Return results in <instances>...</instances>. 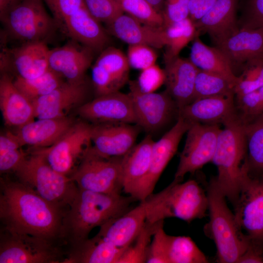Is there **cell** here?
I'll return each mask as SVG.
<instances>
[{"instance_id": "6da1fadb", "label": "cell", "mask_w": 263, "mask_h": 263, "mask_svg": "<svg viewBox=\"0 0 263 263\" xmlns=\"http://www.w3.org/2000/svg\"><path fill=\"white\" fill-rule=\"evenodd\" d=\"M67 212L19 181L0 180V218L3 230L36 237L61 247L66 245L63 222Z\"/></svg>"}, {"instance_id": "7a4b0ae2", "label": "cell", "mask_w": 263, "mask_h": 263, "mask_svg": "<svg viewBox=\"0 0 263 263\" xmlns=\"http://www.w3.org/2000/svg\"><path fill=\"white\" fill-rule=\"evenodd\" d=\"M136 200L131 195L78 188L63 219V237L66 244L70 248L88 239L94 228L125 214Z\"/></svg>"}, {"instance_id": "3957f363", "label": "cell", "mask_w": 263, "mask_h": 263, "mask_svg": "<svg viewBox=\"0 0 263 263\" xmlns=\"http://www.w3.org/2000/svg\"><path fill=\"white\" fill-rule=\"evenodd\" d=\"M219 133L212 162L219 188L234 207L239 196L244 165L247 156L244 122L238 115L225 123Z\"/></svg>"}, {"instance_id": "277c9868", "label": "cell", "mask_w": 263, "mask_h": 263, "mask_svg": "<svg viewBox=\"0 0 263 263\" xmlns=\"http://www.w3.org/2000/svg\"><path fill=\"white\" fill-rule=\"evenodd\" d=\"M208 199L209 220L204 226L205 234L211 239L217 249V261L238 263L249 245L234 215L228 207L226 197L214 177L206 186Z\"/></svg>"}, {"instance_id": "5b68a950", "label": "cell", "mask_w": 263, "mask_h": 263, "mask_svg": "<svg viewBox=\"0 0 263 263\" xmlns=\"http://www.w3.org/2000/svg\"><path fill=\"white\" fill-rule=\"evenodd\" d=\"M146 200V221L151 223L169 218L190 223L205 217L208 209L207 190L194 179L184 183L173 180L165 189L151 194Z\"/></svg>"}, {"instance_id": "8992f818", "label": "cell", "mask_w": 263, "mask_h": 263, "mask_svg": "<svg viewBox=\"0 0 263 263\" xmlns=\"http://www.w3.org/2000/svg\"><path fill=\"white\" fill-rule=\"evenodd\" d=\"M14 172L20 182L46 201L66 211L78 191L71 177L52 168L42 148L26 157Z\"/></svg>"}, {"instance_id": "52a82bcc", "label": "cell", "mask_w": 263, "mask_h": 263, "mask_svg": "<svg viewBox=\"0 0 263 263\" xmlns=\"http://www.w3.org/2000/svg\"><path fill=\"white\" fill-rule=\"evenodd\" d=\"M43 0H20L0 18L13 38L23 43L45 39L57 26L45 10Z\"/></svg>"}, {"instance_id": "ba28073f", "label": "cell", "mask_w": 263, "mask_h": 263, "mask_svg": "<svg viewBox=\"0 0 263 263\" xmlns=\"http://www.w3.org/2000/svg\"><path fill=\"white\" fill-rule=\"evenodd\" d=\"M244 169L234 214L249 245L263 250V178L249 176L245 165Z\"/></svg>"}, {"instance_id": "9c48e42d", "label": "cell", "mask_w": 263, "mask_h": 263, "mask_svg": "<svg viewBox=\"0 0 263 263\" xmlns=\"http://www.w3.org/2000/svg\"><path fill=\"white\" fill-rule=\"evenodd\" d=\"M123 157L107 158L88 151L70 177L79 189L121 194Z\"/></svg>"}, {"instance_id": "30bf717a", "label": "cell", "mask_w": 263, "mask_h": 263, "mask_svg": "<svg viewBox=\"0 0 263 263\" xmlns=\"http://www.w3.org/2000/svg\"><path fill=\"white\" fill-rule=\"evenodd\" d=\"M66 254L42 239L5 230L0 234V263H63Z\"/></svg>"}, {"instance_id": "8fae6325", "label": "cell", "mask_w": 263, "mask_h": 263, "mask_svg": "<svg viewBox=\"0 0 263 263\" xmlns=\"http://www.w3.org/2000/svg\"><path fill=\"white\" fill-rule=\"evenodd\" d=\"M92 129L85 122L74 123L56 143L42 148L52 168L70 177L92 146Z\"/></svg>"}, {"instance_id": "7c38bea8", "label": "cell", "mask_w": 263, "mask_h": 263, "mask_svg": "<svg viewBox=\"0 0 263 263\" xmlns=\"http://www.w3.org/2000/svg\"><path fill=\"white\" fill-rule=\"evenodd\" d=\"M221 130L219 125L194 123L191 125L187 132L174 180L182 182L186 174L193 173L212 162Z\"/></svg>"}, {"instance_id": "4fadbf2b", "label": "cell", "mask_w": 263, "mask_h": 263, "mask_svg": "<svg viewBox=\"0 0 263 263\" xmlns=\"http://www.w3.org/2000/svg\"><path fill=\"white\" fill-rule=\"evenodd\" d=\"M192 124L178 116L174 126L154 142L149 170L129 195L140 202L153 193L155 185L168 163L176 153L184 134Z\"/></svg>"}, {"instance_id": "5bb4252c", "label": "cell", "mask_w": 263, "mask_h": 263, "mask_svg": "<svg viewBox=\"0 0 263 263\" xmlns=\"http://www.w3.org/2000/svg\"><path fill=\"white\" fill-rule=\"evenodd\" d=\"M129 93L132 100L136 124L148 132L163 127L177 112L176 102L165 90L161 93H144L136 80H129Z\"/></svg>"}, {"instance_id": "9a60e30c", "label": "cell", "mask_w": 263, "mask_h": 263, "mask_svg": "<svg viewBox=\"0 0 263 263\" xmlns=\"http://www.w3.org/2000/svg\"><path fill=\"white\" fill-rule=\"evenodd\" d=\"M130 66L120 49L109 46L92 67V79L97 96L119 91L129 81Z\"/></svg>"}, {"instance_id": "2e32d148", "label": "cell", "mask_w": 263, "mask_h": 263, "mask_svg": "<svg viewBox=\"0 0 263 263\" xmlns=\"http://www.w3.org/2000/svg\"><path fill=\"white\" fill-rule=\"evenodd\" d=\"M140 128L137 124L123 123L93 126L92 146L89 151L107 158L123 157L135 145Z\"/></svg>"}, {"instance_id": "e0dca14e", "label": "cell", "mask_w": 263, "mask_h": 263, "mask_svg": "<svg viewBox=\"0 0 263 263\" xmlns=\"http://www.w3.org/2000/svg\"><path fill=\"white\" fill-rule=\"evenodd\" d=\"M77 112L82 118L97 124H136L131 96L120 91L97 96L80 106Z\"/></svg>"}, {"instance_id": "ac0fdd59", "label": "cell", "mask_w": 263, "mask_h": 263, "mask_svg": "<svg viewBox=\"0 0 263 263\" xmlns=\"http://www.w3.org/2000/svg\"><path fill=\"white\" fill-rule=\"evenodd\" d=\"M50 49L45 41L23 43L2 53L1 69L10 66L17 76L30 79L39 76L49 70Z\"/></svg>"}, {"instance_id": "d6986e66", "label": "cell", "mask_w": 263, "mask_h": 263, "mask_svg": "<svg viewBox=\"0 0 263 263\" xmlns=\"http://www.w3.org/2000/svg\"><path fill=\"white\" fill-rule=\"evenodd\" d=\"M239 115L235 94L197 98L178 110L180 116L191 124H225Z\"/></svg>"}, {"instance_id": "ffe728a7", "label": "cell", "mask_w": 263, "mask_h": 263, "mask_svg": "<svg viewBox=\"0 0 263 263\" xmlns=\"http://www.w3.org/2000/svg\"><path fill=\"white\" fill-rule=\"evenodd\" d=\"M78 43L72 40L49 52V69L70 83L85 81V74L94 58V52L92 49Z\"/></svg>"}, {"instance_id": "44dd1931", "label": "cell", "mask_w": 263, "mask_h": 263, "mask_svg": "<svg viewBox=\"0 0 263 263\" xmlns=\"http://www.w3.org/2000/svg\"><path fill=\"white\" fill-rule=\"evenodd\" d=\"M87 93L85 81L70 83L64 81L50 93L32 102L37 119L67 116L75 106L82 105Z\"/></svg>"}, {"instance_id": "7402d4cb", "label": "cell", "mask_w": 263, "mask_h": 263, "mask_svg": "<svg viewBox=\"0 0 263 263\" xmlns=\"http://www.w3.org/2000/svg\"><path fill=\"white\" fill-rule=\"evenodd\" d=\"M215 46L226 56L233 68L263 59V28L240 27Z\"/></svg>"}, {"instance_id": "603a6c76", "label": "cell", "mask_w": 263, "mask_h": 263, "mask_svg": "<svg viewBox=\"0 0 263 263\" xmlns=\"http://www.w3.org/2000/svg\"><path fill=\"white\" fill-rule=\"evenodd\" d=\"M60 28L72 40L94 52L100 53L109 46V33L85 5L68 18Z\"/></svg>"}, {"instance_id": "cb8c5ba5", "label": "cell", "mask_w": 263, "mask_h": 263, "mask_svg": "<svg viewBox=\"0 0 263 263\" xmlns=\"http://www.w3.org/2000/svg\"><path fill=\"white\" fill-rule=\"evenodd\" d=\"M164 62L166 91L175 101L179 110L194 100L198 69L189 58L179 56Z\"/></svg>"}, {"instance_id": "d4e9b609", "label": "cell", "mask_w": 263, "mask_h": 263, "mask_svg": "<svg viewBox=\"0 0 263 263\" xmlns=\"http://www.w3.org/2000/svg\"><path fill=\"white\" fill-rule=\"evenodd\" d=\"M147 211L145 200L125 214L106 222L100 226L97 234L118 247L127 248L144 226Z\"/></svg>"}, {"instance_id": "484cf974", "label": "cell", "mask_w": 263, "mask_h": 263, "mask_svg": "<svg viewBox=\"0 0 263 263\" xmlns=\"http://www.w3.org/2000/svg\"><path fill=\"white\" fill-rule=\"evenodd\" d=\"M74 124L67 116L38 119L19 128L13 134L21 146L47 148L56 143Z\"/></svg>"}, {"instance_id": "4316f807", "label": "cell", "mask_w": 263, "mask_h": 263, "mask_svg": "<svg viewBox=\"0 0 263 263\" xmlns=\"http://www.w3.org/2000/svg\"><path fill=\"white\" fill-rule=\"evenodd\" d=\"M106 26L109 34L128 45L144 44L155 49H161L166 45L164 28L144 25L124 13Z\"/></svg>"}, {"instance_id": "83f0119b", "label": "cell", "mask_w": 263, "mask_h": 263, "mask_svg": "<svg viewBox=\"0 0 263 263\" xmlns=\"http://www.w3.org/2000/svg\"><path fill=\"white\" fill-rule=\"evenodd\" d=\"M238 0H217L210 9L195 24L200 35L207 34L216 44L237 31Z\"/></svg>"}, {"instance_id": "f1b7e54d", "label": "cell", "mask_w": 263, "mask_h": 263, "mask_svg": "<svg viewBox=\"0 0 263 263\" xmlns=\"http://www.w3.org/2000/svg\"><path fill=\"white\" fill-rule=\"evenodd\" d=\"M0 108L5 124L19 128L35 118L34 106L7 74L0 80Z\"/></svg>"}, {"instance_id": "f546056e", "label": "cell", "mask_w": 263, "mask_h": 263, "mask_svg": "<svg viewBox=\"0 0 263 263\" xmlns=\"http://www.w3.org/2000/svg\"><path fill=\"white\" fill-rule=\"evenodd\" d=\"M126 249L96 234L69 248L63 263H117Z\"/></svg>"}, {"instance_id": "4dcf8cb0", "label": "cell", "mask_w": 263, "mask_h": 263, "mask_svg": "<svg viewBox=\"0 0 263 263\" xmlns=\"http://www.w3.org/2000/svg\"><path fill=\"white\" fill-rule=\"evenodd\" d=\"M155 141L150 135L146 136L123 157V191L129 195L146 175L150 165Z\"/></svg>"}, {"instance_id": "1f68e13d", "label": "cell", "mask_w": 263, "mask_h": 263, "mask_svg": "<svg viewBox=\"0 0 263 263\" xmlns=\"http://www.w3.org/2000/svg\"><path fill=\"white\" fill-rule=\"evenodd\" d=\"M189 60L199 69L219 74L235 86L238 76L228 58L218 47L209 46L197 37L192 41Z\"/></svg>"}, {"instance_id": "d6a6232c", "label": "cell", "mask_w": 263, "mask_h": 263, "mask_svg": "<svg viewBox=\"0 0 263 263\" xmlns=\"http://www.w3.org/2000/svg\"><path fill=\"white\" fill-rule=\"evenodd\" d=\"M247 172L252 177L263 178V113L244 122Z\"/></svg>"}, {"instance_id": "836d02e7", "label": "cell", "mask_w": 263, "mask_h": 263, "mask_svg": "<svg viewBox=\"0 0 263 263\" xmlns=\"http://www.w3.org/2000/svg\"><path fill=\"white\" fill-rule=\"evenodd\" d=\"M166 48L164 60L178 56L180 52L199 35L189 18L164 27Z\"/></svg>"}, {"instance_id": "e575fe53", "label": "cell", "mask_w": 263, "mask_h": 263, "mask_svg": "<svg viewBox=\"0 0 263 263\" xmlns=\"http://www.w3.org/2000/svg\"><path fill=\"white\" fill-rule=\"evenodd\" d=\"M58 74L49 70L43 75L30 79L16 76L13 80L17 89L30 101L45 95L64 81Z\"/></svg>"}, {"instance_id": "d590c367", "label": "cell", "mask_w": 263, "mask_h": 263, "mask_svg": "<svg viewBox=\"0 0 263 263\" xmlns=\"http://www.w3.org/2000/svg\"><path fill=\"white\" fill-rule=\"evenodd\" d=\"M169 263H207L209 261L191 238L168 235Z\"/></svg>"}, {"instance_id": "8d00e7d4", "label": "cell", "mask_w": 263, "mask_h": 263, "mask_svg": "<svg viewBox=\"0 0 263 263\" xmlns=\"http://www.w3.org/2000/svg\"><path fill=\"white\" fill-rule=\"evenodd\" d=\"M234 87V84L225 77L198 69L195 82L194 100L206 97L235 94Z\"/></svg>"}, {"instance_id": "74e56055", "label": "cell", "mask_w": 263, "mask_h": 263, "mask_svg": "<svg viewBox=\"0 0 263 263\" xmlns=\"http://www.w3.org/2000/svg\"><path fill=\"white\" fill-rule=\"evenodd\" d=\"M161 221L151 223L146 221L138 236L125 249L117 263H146L151 238Z\"/></svg>"}, {"instance_id": "f35d334b", "label": "cell", "mask_w": 263, "mask_h": 263, "mask_svg": "<svg viewBox=\"0 0 263 263\" xmlns=\"http://www.w3.org/2000/svg\"><path fill=\"white\" fill-rule=\"evenodd\" d=\"M119 2L123 12L139 22L154 28H164L162 13L146 0H122Z\"/></svg>"}, {"instance_id": "ab89813d", "label": "cell", "mask_w": 263, "mask_h": 263, "mask_svg": "<svg viewBox=\"0 0 263 263\" xmlns=\"http://www.w3.org/2000/svg\"><path fill=\"white\" fill-rule=\"evenodd\" d=\"M22 146L11 133L0 136V171L6 172L15 170L26 158Z\"/></svg>"}, {"instance_id": "60d3db41", "label": "cell", "mask_w": 263, "mask_h": 263, "mask_svg": "<svg viewBox=\"0 0 263 263\" xmlns=\"http://www.w3.org/2000/svg\"><path fill=\"white\" fill-rule=\"evenodd\" d=\"M235 86V95L244 94L263 87V59L247 62Z\"/></svg>"}, {"instance_id": "b9f144b4", "label": "cell", "mask_w": 263, "mask_h": 263, "mask_svg": "<svg viewBox=\"0 0 263 263\" xmlns=\"http://www.w3.org/2000/svg\"><path fill=\"white\" fill-rule=\"evenodd\" d=\"M89 13L100 22L107 24L124 13L116 0H84Z\"/></svg>"}, {"instance_id": "7bdbcfd3", "label": "cell", "mask_w": 263, "mask_h": 263, "mask_svg": "<svg viewBox=\"0 0 263 263\" xmlns=\"http://www.w3.org/2000/svg\"><path fill=\"white\" fill-rule=\"evenodd\" d=\"M163 223L164 221L160 222L152 236L147 257V263H169V235L164 229Z\"/></svg>"}, {"instance_id": "ee69618b", "label": "cell", "mask_w": 263, "mask_h": 263, "mask_svg": "<svg viewBox=\"0 0 263 263\" xmlns=\"http://www.w3.org/2000/svg\"><path fill=\"white\" fill-rule=\"evenodd\" d=\"M155 48L147 45H129L127 57L130 67L141 71L156 63Z\"/></svg>"}, {"instance_id": "f6af8a7d", "label": "cell", "mask_w": 263, "mask_h": 263, "mask_svg": "<svg viewBox=\"0 0 263 263\" xmlns=\"http://www.w3.org/2000/svg\"><path fill=\"white\" fill-rule=\"evenodd\" d=\"M165 79L164 69L155 63L141 70L136 81L141 91L153 93L165 84Z\"/></svg>"}, {"instance_id": "bcb514c9", "label": "cell", "mask_w": 263, "mask_h": 263, "mask_svg": "<svg viewBox=\"0 0 263 263\" xmlns=\"http://www.w3.org/2000/svg\"><path fill=\"white\" fill-rule=\"evenodd\" d=\"M51 11L57 26L85 5L84 0H43Z\"/></svg>"}, {"instance_id": "7dc6e473", "label": "cell", "mask_w": 263, "mask_h": 263, "mask_svg": "<svg viewBox=\"0 0 263 263\" xmlns=\"http://www.w3.org/2000/svg\"><path fill=\"white\" fill-rule=\"evenodd\" d=\"M189 0H165L162 14L164 26L189 18Z\"/></svg>"}, {"instance_id": "c3c4849f", "label": "cell", "mask_w": 263, "mask_h": 263, "mask_svg": "<svg viewBox=\"0 0 263 263\" xmlns=\"http://www.w3.org/2000/svg\"><path fill=\"white\" fill-rule=\"evenodd\" d=\"M241 27L263 28V0H247Z\"/></svg>"}, {"instance_id": "681fc988", "label": "cell", "mask_w": 263, "mask_h": 263, "mask_svg": "<svg viewBox=\"0 0 263 263\" xmlns=\"http://www.w3.org/2000/svg\"><path fill=\"white\" fill-rule=\"evenodd\" d=\"M217 0H189V18L196 22L213 6Z\"/></svg>"}, {"instance_id": "f907efd6", "label": "cell", "mask_w": 263, "mask_h": 263, "mask_svg": "<svg viewBox=\"0 0 263 263\" xmlns=\"http://www.w3.org/2000/svg\"><path fill=\"white\" fill-rule=\"evenodd\" d=\"M263 263V250L249 245L238 263Z\"/></svg>"}, {"instance_id": "816d5d0a", "label": "cell", "mask_w": 263, "mask_h": 263, "mask_svg": "<svg viewBox=\"0 0 263 263\" xmlns=\"http://www.w3.org/2000/svg\"><path fill=\"white\" fill-rule=\"evenodd\" d=\"M20 0H0V17L4 15L7 11Z\"/></svg>"}, {"instance_id": "f5cc1de1", "label": "cell", "mask_w": 263, "mask_h": 263, "mask_svg": "<svg viewBox=\"0 0 263 263\" xmlns=\"http://www.w3.org/2000/svg\"><path fill=\"white\" fill-rule=\"evenodd\" d=\"M150 3L154 8L159 11L162 13V9L164 5V1L165 0H146Z\"/></svg>"}, {"instance_id": "db71d44e", "label": "cell", "mask_w": 263, "mask_h": 263, "mask_svg": "<svg viewBox=\"0 0 263 263\" xmlns=\"http://www.w3.org/2000/svg\"><path fill=\"white\" fill-rule=\"evenodd\" d=\"M258 90L259 91V93H260L261 96H262V97L263 99V87H262L261 88H260L259 89H258Z\"/></svg>"}, {"instance_id": "11a10c76", "label": "cell", "mask_w": 263, "mask_h": 263, "mask_svg": "<svg viewBox=\"0 0 263 263\" xmlns=\"http://www.w3.org/2000/svg\"><path fill=\"white\" fill-rule=\"evenodd\" d=\"M117 0V1H118V2H120V1L121 0Z\"/></svg>"}]
</instances>
